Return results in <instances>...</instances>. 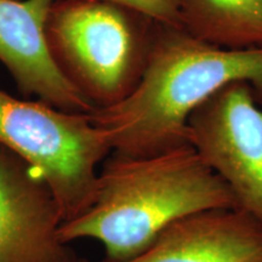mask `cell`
<instances>
[{
  "label": "cell",
  "mask_w": 262,
  "mask_h": 262,
  "mask_svg": "<svg viewBox=\"0 0 262 262\" xmlns=\"http://www.w3.org/2000/svg\"><path fill=\"white\" fill-rule=\"evenodd\" d=\"M118 262H262V226L238 209L198 211L172 222L140 254Z\"/></svg>",
  "instance_id": "ba28073f"
},
{
  "label": "cell",
  "mask_w": 262,
  "mask_h": 262,
  "mask_svg": "<svg viewBox=\"0 0 262 262\" xmlns=\"http://www.w3.org/2000/svg\"><path fill=\"white\" fill-rule=\"evenodd\" d=\"M182 28L229 50L262 48V0H178Z\"/></svg>",
  "instance_id": "9c48e42d"
},
{
  "label": "cell",
  "mask_w": 262,
  "mask_h": 262,
  "mask_svg": "<svg viewBox=\"0 0 262 262\" xmlns=\"http://www.w3.org/2000/svg\"><path fill=\"white\" fill-rule=\"evenodd\" d=\"M125 6L156 24L182 28L178 0H103Z\"/></svg>",
  "instance_id": "30bf717a"
},
{
  "label": "cell",
  "mask_w": 262,
  "mask_h": 262,
  "mask_svg": "<svg viewBox=\"0 0 262 262\" xmlns=\"http://www.w3.org/2000/svg\"><path fill=\"white\" fill-rule=\"evenodd\" d=\"M157 25L103 0H55L45 26L63 75L96 108L129 96L145 71Z\"/></svg>",
  "instance_id": "3957f363"
},
{
  "label": "cell",
  "mask_w": 262,
  "mask_h": 262,
  "mask_svg": "<svg viewBox=\"0 0 262 262\" xmlns=\"http://www.w3.org/2000/svg\"><path fill=\"white\" fill-rule=\"evenodd\" d=\"M0 146L47 182L63 222L93 205L97 165L112 153L106 131L89 114L70 113L41 101L14 97L0 88Z\"/></svg>",
  "instance_id": "277c9868"
},
{
  "label": "cell",
  "mask_w": 262,
  "mask_h": 262,
  "mask_svg": "<svg viewBox=\"0 0 262 262\" xmlns=\"http://www.w3.org/2000/svg\"><path fill=\"white\" fill-rule=\"evenodd\" d=\"M251 85L222 88L189 118V143L262 226V110Z\"/></svg>",
  "instance_id": "5b68a950"
},
{
  "label": "cell",
  "mask_w": 262,
  "mask_h": 262,
  "mask_svg": "<svg viewBox=\"0 0 262 262\" xmlns=\"http://www.w3.org/2000/svg\"><path fill=\"white\" fill-rule=\"evenodd\" d=\"M251 85L262 103V48L229 50L183 28L157 25L142 77L129 96L89 114L112 153L156 156L191 146L189 118L226 85Z\"/></svg>",
  "instance_id": "6da1fadb"
},
{
  "label": "cell",
  "mask_w": 262,
  "mask_h": 262,
  "mask_svg": "<svg viewBox=\"0 0 262 262\" xmlns=\"http://www.w3.org/2000/svg\"><path fill=\"white\" fill-rule=\"evenodd\" d=\"M55 0H0V61L26 96L63 112L96 107L71 83L49 50L45 26Z\"/></svg>",
  "instance_id": "52a82bcc"
},
{
  "label": "cell",
  "mask_w": 262,
  "mask_h": 262,
  "mask_svg": "<svg viewBox=\"0 0 262 262\" xmlns=\"http://www.w3.org/2000/svg\"><path fill=\"white\" fill-rule=\"evenodd\" d=\"M62 224L47 182L0 146V262H80L60 237Z\"/></svg>",
  "instance_id": "8992f818"
},
{
  "label": "cell",
  "mask_w": 262,
  "mask_h": 262,
  "mask_svg": "<svg viewBox=\"0 0 262 262\" xmlns=\"http://www.w3.org/2000/svg\"><path fill=\"white\" fill-rule=\"evenodd\" d=\"M237 209L227 185L193 146L148 157L111 153L98 172L93 205L63 222L71 244L95 239L106 261H125L145 250L163 229L194 212Z\"/></svg>",
  "instance_id": "7a4b0ae2"
}]
</instances>
